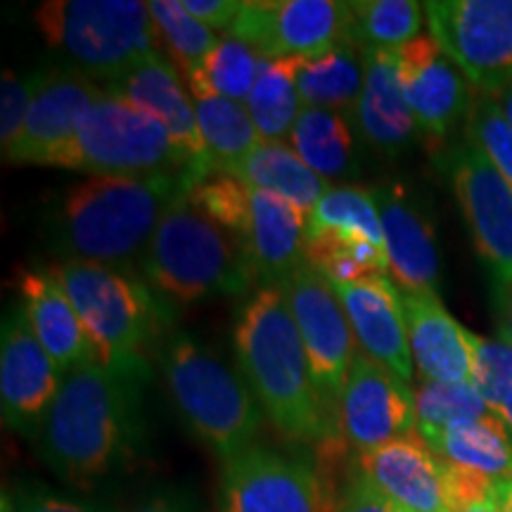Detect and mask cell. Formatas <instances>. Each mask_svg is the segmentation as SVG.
I'll return each mask as SVG.
<instances>
[{
  "label": "cell",
  "mask_w": 512,
  "mask_h": 512,
  "mask_svg": "<svg viewBox=\"0 0 512 512\" xmlns=\"http://www.w3.org/2000/svg\"><path fill=\"white\" fill-rule=\"evenodd\" d=\"M240 375L285 439L323 444L339 422L320 399L309 358L280 287H259L233 332Z\"/></svg>",
  "instance_id": "cell-3"
},
{
  "label": "cell",
  "mask_w": 512,
  "mask_h": 512,
  "mask_svg": "<svg viewBox=\"0 0 512 512\" xmlns=\"http://www.w3.org/2000/svg\"><path fill=\"white\" fill-rule=\"evenodd\" d=\"M79 313L100 366L143 382L145 354L162 325V306L136 275L91 261L50 268Z\"/></svg>",
  "instance_id": "cell-6"
},
{
  "label": "cell",
  "mask_w": 512,
  "mask_h": 512,
  "mask_svg": "<svg viewBox=\"0 0 512 512\" xmlns=\"http://www.w3.org/2000/svg\"><path fill=\"white\" fill-rule=\"evenodd\" d=\"M138 268L152 290L183 304L235 297L256 283L245 240L209 219L188 195L166 211Z\"/></svg>",
  "instance_id": "cell-4"
},
{
  "label": "cell",
  "mask_w": 512,
  "mask_h": 512,
  "mask_svg": "<svg viewBox=\"0 0 512 512\" xmlns=\"http://www.w3.org/2000/svg\"><path fill=\"white\" fill-rule=\"evenodd\" d=\"M261 57L247 43L238 38H221L219 46L211 50L200 72L188 76L192 98L200 95H221L245 105L252 93L256 76L261 72Z\"/></svg>",
  "instance_id": "cell-34"
},
{
  "label": "cell",
  "mask_w": 512,
  "mask_h": 512,
  "mask_svg": "<svg viewBox=\"0 0 512 512\" xmlns=\"http://www.w3.org/2000/svg\"><path fill=\"white\" fill-rule=\"evenodd\" d=\"M467 342L472 349V382L496 413L512 389V347L505 342H489L470 330Z\"/></svg>",
  "instance_id": "cell-40"
},
{
  "label": "cell",
  "mask_w": 512,
  "mask_h": 512,
  "mask_svg": "<svg viewBox=\"0 0 512 512\" xmlns=\"http://www.w3.org/2000/svg\"><path fill=\"white\" fill-rule=\"evenodd\" d=\"M27 126L10 164L46 166L79 131L93 105L105 95L81 69H38Z\"/></svg>",
  "instance_id": "cell-17"
},
{
  "label": "cell",
  "mask_w": 512,
  "mask_h": 512,
  "mask_svg": "<svg viewBox=\"0 0 512 512\" xmlns=\"http://www.w3.org/2000/svg\"><path fill=\"white\" fill-rule=\"evenodd\" d=\"M494 98H496V102H498V107H501V110H503L505 119H508V124L512 126V86H508V88H503V91L494 93Z\"/></svg>",
  "instance_id": "cell-47"
},
{
  "label": "cell",
  "mask_w": 512,
  "mask_h": 512,
  "mask_svg": "<svg viewBox=\"0 0 512 512\" xmlns=\"http://www.w3.org/2000/svg\"><path fill=\"white\" fill-rule=\"evenodd\" d=\"M363 79V48L354 41H344L304 60L297 76L299 98L304 107L342 112L349 117L361 98Z\"/></svg>",
  "instance_id": "cell-28"
},
{
  "label": "cell",
  "mask_w": 512,
  "mask_h": 512,
  "mask_svg": "<svg viewBox=\"0 0 512 512\" xmlns=\"http://www.w3.org/2000/svg\"><path fill=\"white\" fill-rule=\"evenodd\" d=\"M496 505H498V512H512V477L498 479Z\"/></svg>",
  "instance_id": "cell-46"
},
{
  "label": "cell",
  "mask_w": 512,
  "mask_h": 512,
  "mask_svg": "<svg viewBox=\"0 0 512 512\" xmlns=\"http://www.w3.org/2000/svg\"><path fill=\"white\" fill-rule=\"evenodd\" d=\"M128 512H207L195 494L181 486H159L145 494Z\"/></svg>",
  "instance_id": "cell-44"
},
{
  "label": "cell",
  "mask_w": 512,
  "mask_h": 512,
  "mask_svg": "<svg viewBox=\"0 0 512 512\" xmlns=\"http://www.w3.org/2000/svg\"><path fill=\"white\" fill-rule=\"evenodd\" d=\"M304 57H287V60H264L261 72L245 102L261 140H285L292 136L304 105L299 98L297 76Z\"/></svg>",
  "instance_id": "cell-30"
},
{
  "label": "cell",
  "mask_w": 512,
  "mask_h": 512,
  "mask_svg": "<svg viewBox=\"0 0 512 512\" xmlns=\"http://www.w3.org/2000/svg\"><path fill=\"white\" fill-rule=\"evenodd\" d=\"M162 370L183 425L223 465L254 446L264 411L245 377L216 351L178 332L166 342Z\"/></svg>",
  "instance_id": "cell-5"
},
{
  "label": "cell",
  "mask_w": 512,
  "mask_h": 512,
  "mask_svg": "<svg viewBox=\"0 0 512 512\" xmlns=\"http://www.w3.org/2000/svg\"><path fill=\"white\" fill-rule=\"evenodd\" d=\"M64 373L38 342L22 306L3 320L0 339V413L3 425L22 437L38 439L57 399Z\"/></svg>",
  "instance_id": "cell-14"
},
{
  "label": "cell",
  "mask_w": 512,
  "mask_h": 512,
  "mask_svg": "<svg viewBox=\"0 0 512 512\" xmlns=\"http://www.w3.org/2000/svg\"><path fill=\"white\" fill-rule=\"evenodd\" d=\"M188 200L204 211L209 219H214L219 226L228 228L230 233L240 235L245 240L252 188H247L238 178L223 174V171H211V174L192 185Z\"/></svg>",
  "instance_id": "cell-38"
},
{
  "label": "cell",
  "mask_w": 512,
  "mask_h": 512,
  "mask_svg": "<svg viewBox=\"0 0 512 512\" xmlns=\"http://www.w3.org/2000/svg\"><path fill=\"white\" fill-rule=\"evenodd\" d=\"M415 406H418V434L425 441L482 420L491 413L475 382L441 384L425 380L415 392Z\"/></svg>",
  "instance_id": "cell-35"
},
{
  "label": "cell",
  "mask_w": 512,
  "mask_h": 512,
  "mask_svg": "<svg viewBox=\"0 0 512 512\" xmlns=\"http://www.w3.org/2000/svg\"><path fill=\"white\" fill-rule=\"evenodd\" d=\"M302 335L313 384L339 422V401L356 358L354 330L330 280L304 261L280 287Z\"/></svg>",
  "instance_id": "cell-10"
},
{
  "label": "cell",
  "mask_w": 512,
  "mask_h": 512,
  "mask_svg": "<svg viewBox=\"0 0 512 512\" xmlns=\"http://www.w3.org/2000/svg\"><path fill=\"white\" fill-rule=\"evenodd\" d=\"M183 8L211 31H230L242 12V0H181Z\"/></svg>",
  "instance_id": "cell-45"
},
{
  "label": "cell",
  "mask_w": 512,
  "mask_h": 512,
  "mask_svg": "<svg viewBox=\"0 0 512 512\" xmlns=\"http://www.w3.org/2000/svg\"><path fill=\"white\" fill-rule=\"evenodd\" d=\"M10 494L17 505V512H114L105 508V505L76 501V498L55 494V491L36 482H22L12 486Z\"/></svg>",
  "instance_id": "cell-43"
},
{
  "label": "cell",
  "mask_w": 512,
  "mask_h": 512,
  "mask_svg": "<svg viewBox=\"0 0 512 512\" xmlns=\"http://www.w3.org/2000/svg\"><path fill=\"white\" fill-rule=\"evenodd\" d=\"M325 486L302 456L252 446L223 465V512H320Z\"/></svg>",
  "instance_id": "cell-13"
},
{
  "label": "cell",
  "mask_w": 512,
  "mask_h": 512,
  "mask_svg": "<svg viewBox=\"0 0 512 512\" xmlns=\"http://www.w3.org/2000/svg\"><path fill=\"white\" fill-rule=\"evenodd\" d=\"M34 86V74L27 79H19L15 72L3 74V83H0V147H3L5 159L12 155L22 138L24 126H27Z\"/></svg>",
  "instance_id": "cell-41"
},
{
  "label": "cell",
  "mask_w": 512,
  "mask_h": 512,
  "mask_svg": "<svg viewBox=\"0 0 512 512\" xmlns=\"http://www.w3.org/2000/svg\"><path fill=\"white\" fill-rule=\"evenodd\" d=\"M330 285L347 313L363 354L411 384L415 363L408 344V323L399 285L389 275Z\"/></svg>",
  "instance_id": "cell-18"
},
{
  "label": "cell",
  "mask_w": 512,
  "mask_h": 512,
  "mask_svg": "<svg viewBox=\"0 0 512 512\" xmlns=\"http://www.w3.org/2000/svg\"><path fill=\"white\" fill-rule=\"evenodd\" d=\"M430 36L479 93L512 86V0H430Z\"/></svg>",
  "instance_id": "cell-9"
},
{
  "label": "cell",
  "mask_w": 512,
  "mask_h": 512,
  "mask_svg": "<svg viewBox=\"0 0 512 512\" xmlns=\"http://www.w3.org/2000/svg\"><path fill=\"white\" fill-rule=\"evenodd\" d=\"M422 15L415 0H358L349 3V36L361 48L399 50L422 36Z\"/></svg>",
  "instance_id": "cell-33"
},
{
  "label": "cell",
  "mask_w": 512,
  "mask_h": 512,
  "mask_svg": "<svg viewBox=\"0 0 512 512\" xmlns=\"http://www.w3.org/2000/svg\"><path fill=\"white\" fill-rule=\"evenodd\" d=\"M150 15L155 22L157 38L164 43L166 53L181 67L185 79L200 72L211 50L219 46L221 38L202 22H197L181 0H152Z\"/></svg>",
  "instance_id": "cell-36"
},
{
  "label": "cell",
  "mask_w": 512,
  "mask_h": 512,
  "mask_svg": "<svg viewBox=\"0 0 512 512\" xmlns=\"http://www.w3.org/2000/svg\"><path fill=\"white\" fill-rule=\"evenodd\" d=\"M363 67V91L349 121L370 150L396 157L411 147L418 133L399 81V57L396 50L363 48Z\"/></svg>",
  "instance_id": "cell-22"
},
{
  "label": "cell",
  "mask_w": 512,
  "mask_h": 512,
  "mask_svg": "<svg viewBox=\"0 0 512 512\" xmlns=\"http://www.w3.org/2000/svg\"><path fill=\"white\" fill-rule=\"evenodd\" d=\"M496 415H498V418H501V420L505 422V425H508L510 430H512V389H510V394L505 396V399H503L501 408H498Z\"/></svg>",
  "instance_id": "cell-49"
},
{
  "label": "cell",
  "mask_w": 512,
  "mask_h": 512,
  "mask_svg": "<svg viewBox=\"0 0 512 512\" xmlns=\"http://www.w3.org/2000/svg\"><path fill=\"white\" fill-rule=\"evenodd\" d=\"M200 176L174 174L91 176L69 185L48 216L50 240L64 259L91 261L131 273L159 223Z\"/></svg>",
  "instance_id": "cell-2"
},
{
  "label": "cell",
  "mask_w": 512,
  "mask_h": 512,
  "mask_svg": "<svg viewBox=\"0 0 512 512\" xmlns=\"http://www.w3.org/2000/svg\"><path fill=\"white\" fill-rule=\"evenodd\" d=\"M46 166L79 171L88 178H136L174 171H190L200 178L211 174L185 155L155 119L107 91L83 119L76 136Z\"/></svg>",
  "instance_id": "cell-8"
},
{
  "label": "cell",
  "mask_w": 512,
  "mask_h": 512,
  "mask_svg": "<svg viewBox=\"0 0 512 512\" xmlns=\"http://www.w3.org/2000/svg\"><path fill=\"white\" fill-rule=\"evenodd\" d=\"M425 444L451 465L467 467L494 479L512 477V434L510 427L494 413L439 434Z\"/></svg>",
  "instance_id": "cell-29"
},
{
  "label": "cell",
  "mask_w": 512,
  "mask_h": 512,
  "mask_svg": "<svg viewBox=\"0 0 512 512\" xmlns=\"http://www.w3.org/2000/svg\"><path fill=\"white\" fill-rule=\"evenodd\" d=\"M453 192L479 259L498 287H512V188L470 143L446 157Z\"/></svg>",
  "instance_id": "cell-12"
},
{
  "label": "cell",
  "mask_w": 512,
  "mask_h": 512,
  "mask_svg": "<svg viewBox=\"0 0 512 512\" xmlns=\"http://www.w3.org/2000/svg\"><path fill=\"white\" fill-rule=\"evenodd\" d=\"M498 335H501L505 344H510L512 347V304H510V309L505 311V318H503L501 328H498Z\"/></svg>",
  "instance_id": "cell-48"
},
{
  "label": "cell",
  "mask_w": 512,
  "mask_h": 512,
  "mask_svg": "<svg viewBox=\"0 0 512 512\" xmlns=\"http://www.w3.org/2000/svg\"><path fill=\"white\" fill-rule=\"evenodd\" d=\"M347 114L304 107L292 128L290 143L323 181H347L361 169L358 133Z\"/></svg>",
  "instance_id": "cell-27"
},
{
  "label": "cell",
  "mask_w": 512,
  "mask_h": 512,
  "mask_svg": "<svg viewBox=\"0 0 512 512\" xmlns=\"http://www.w3.org/2000/svg\"><path fill=\"white\" fill-rule=\"evenodd\" d=\"M408 344L415 368L430 382H472V349L467 330L441 304L439 294L401 290Z\"/></svg>",
  "instance_id": "cell-23"
},
{
  "label": "cell",
  "mask_w": 512,
  "mask_h": 512,
  "mask_svg": "<svg viewBox=\"0 0 512 512\" xmlns=\"http://www.w3.org/2000/svg\"><path fill=\"white\" fill-rule=\"evenodd\" d=\"M380 211L389 275L399 290L439 292V249L434 226L425 209L401 183L373 188Z\"/></svg>",
  "instance_id": "cell-19"
},
{
  "label": "cell",
  "mask_w": 512,
  "mask_h": 512,
  "mask_svg": "<svg viewBox=\"0 0 512 512\" xmlns=\"http://www.w3.org/2000/svg\"><path fill=\"white\" fill-rule=\"evenodd\" d=\"M465 133L467 143L477 147L512 188V126L494 95L477 93L470 117L465 121Z\"/></svg>",
  "instance_id": "cell-39"
},
{
  "label": "cell",
  "mask_w": 512,
  "mask_h": 512,
  "mask_svg": "<svg viewBox=\"0 0 512 512\" xmlns=\"http://www.w3.org/2000/svg\"><path fill=\"white\" fill-rule=\"evenodd\" d=\"M223 174L235 176L247 188L268 192L294 204L306 216L328 192V183L316 171H311L304 159L294 152V147L285 145L283 140H273V143L261 140L259 147H254L242 162Z\"/></svg>",
  "instance_id": "cell-26"
},
{
  "label": "cell",
  "mask_w": 512,
  "mask_h": 512,
  "mask_svg": "<svg viewBox=\"0 0 512 512\" xmlns=\"http://www.w3.org/2000/svg\"><path fill=\"white\" fill-rule=\"evenodd\" d=\"M399 81L418 131L430 140H444L470 117L477 95L456 62L432 36H418L396 50Z\"/></svg>",
  "instance_id": "cell-16"
},
{
  "label": "cell",
  "mask_w": 512,
  "mask_h": 512,
  "mask_svg": "<svg viewBox=\"0 0 512 512\" xmlns=\"http://www.w3.org/2000/svg\"><path fill=\"white\" fill-rule=\"evenodd\" d=\"M306 228H332L356 235L384 249L380 211H377L373 188L361 185H332L306 216ZM387 252V249H384Z\"/></svg>",
  "instance_id": "cell-37"
},
{
  "label": "cell",
  "mask_w": 512,
  "mask_h": 512,
  "mask_svg": "<svg viewBox=\"0 0 512 512\" xmlns=\"http://www.w3.org/2000/svg\"><path fill=\"white\" fill-rule=\"evenodd\" d=\"M145 432L140 380L88 363L64 375L36 441L57 479L91 491L136 465Z\"/></svg>",
  "instance_id": "cell-1"
},
{
  "label": "cell",
  "mask_w": 512,
  "mask_h": 512,
  "mask_svg": "<svg viewBox=\"0 0 512 512\" xmlns=\"http://www.w3.org/2000/svg\"><path fill=\"white\" fill-rule=\"evenodd\" d=\"M339 430L356 453L418 434V406L401 377L358 351L339 401Z\"/></svg>",
  "instance_id": "cell-15"
},
{
  "label": "cell",
  "mask_w": 512,
  "mask_h": 512,
  "mask_svg": "<svg viewBox=\"0 0 512 512\" xmlns=\"http://www.w3.org/2000/svg\"><path fill=\"white\" fill-rule=\"evenodd\" d=\"M34 19L50 46L105 86L157 53L150 3L140 0H48Z\"/></svg>",
  "instance_id": "cell-7"
},
{
  "label": "cell",
  "mask_w": 512,
  "mask_h": 512,
  "mask_svg": "<svg viewBox=\"0 0 512 512\" xmlns=\"http://www.w3.org/2000/svg\"><path fill=\"white\" fill-rule=\"evenodd\" d=\"M105 91L155 119L185 155L195 159L204 171H216L202 140L200 126H197L195 100H190L178 69L166 57L159 53L145 57L136 69L105 86Z\"/></svg>",
  "instance_id": "cell-20"
},
{
  "label": "cell",
  "mask_w": 512,
  "mask_h": 512,
  "mask_svg": "<svg viewBox=\"0 0 512 512\" xmlns=\"http://www.w3.org/2000/svg\"><path fill=\"white\" fill-rule=\"evenodd\" d=\"M460 512H498L496 496L494 498H486V501H479V503L470 505V508H465V510H460Z\"/></svg>",
  "instance_id": "cell-50"
},
{
  "label": "cell",
  "mask_w": 512,
  "mask_h": 512,
  "mask_svg": "<svg viewBox=\"0 0 512 512\" xmlns=\"http://www.w3.org/2000/svg\"><path fill=\"white\" fill-rule=\"evenodd\" d=\"M0 512H17V505L12 501L10 489H3V496H0Z\"/></svg>",
  "instance_id": "cell-51"
},
{
  "label": "cell",
  "mask_w": 512,
  "mask_h": 512,
  "mask_svg": "<svg viewBox=\"0 0 512 512\" xmlns=\"http://www.w3.org/2000/svg\"><path fill=\"white\" fill-rule=\"evenodd\" d=\"M358 467L403 512H451L446 463L420 434L358 453Z\"/></svg>",
  "instance_id": "cell-21"
},
{
  "label": "cell",
  "mask_w": 512,
  "mask_h": 512,
  "mask_svg": "<svg viewBox=\"0 0 512 512\" xmlns=\"http://www.w3.org/2000/svg\"><path fill=\"white\" fill-rule=\"evenodd\" d=\"M332 512H403L389 501L377 486L370 482L366 472L356 463L344 467V475L335 489Z\"/></svg>",
  "instance_id": "cell-42"
},
{
  "label": "cell",
  "mask_w": 512,
  "mask_h": 512,
  "mask_svg": "<svg viewBox=\"0 0 512 512\" xmlns=\"http://www.w3.org/2000/svg\"><path fill=\"white\" fill-rule=\"evenodd\" d=\"M306 214L294 204L252 190L245 247L259 287H283L304 264Z\"/></svg>",
  "instance_id": "cell-24"
},
{
  "label": "cell",
  "mask_w": 512,
  "mask_h": 512,
  "mask_svg": "<svg viewBox=\"0 0 512 512\" xmlns=\"http://www.w3.org/2000/svg\"><path fill=\"white\" fill-rule=\"evenodd\" d=\"M192 100H195L197 126L216 171H230L254 147H259L261 136L242 102L221 95H200Z\"/></svg>",
  "instance_id": "cell-32"
},
{
  "label": "cell",
  "mask_w": 512,
  "mask_h": 512,
  "mask_svg": "<svg viewBox=\"0 0 512 512\" xmlns=\"http://www.w3.org/2000/svg\"><path fill=\"white\" fill-rule=\"evenodd\" d=\"M264 60L313 55L351 41L349 3L337 0H249L228 31Z\"/></svg>",
  "instance_id": "cell-11"
},
{
  "label": "cell",
  "mask_w": 512,
  "mask_h": 512,
  "mask_svg": "<svg viewBox=\"0 0 512 512\" xmlns=\"http://www.w3.org/2000/svg\"><path fill=\"white\" fill-rule=\"evenodd\" d=\"M304 259L330 283H358L389 275L387 252L382 247L332 228H306Z\"/></svg>",
  "instance_id": "cell-31"
},
{
  "label": "cell",
  "mask_w": 512,
  "mask_h": 512,
  "mask_svg": "<svg viewBox=\"0 0 512 512\" xmlns=\"http://www.w3.org/2000/svg\"><path fill=\"white\" fill-rule=\"evenodd\" d=\"M17 290L22 294V309L27 313L38 342L64 375L88 363H98L79 313L53 273L31 271V268L19 271Z\"/></svg>",
  "instance_id": "cell-25"
}]
</instances>
